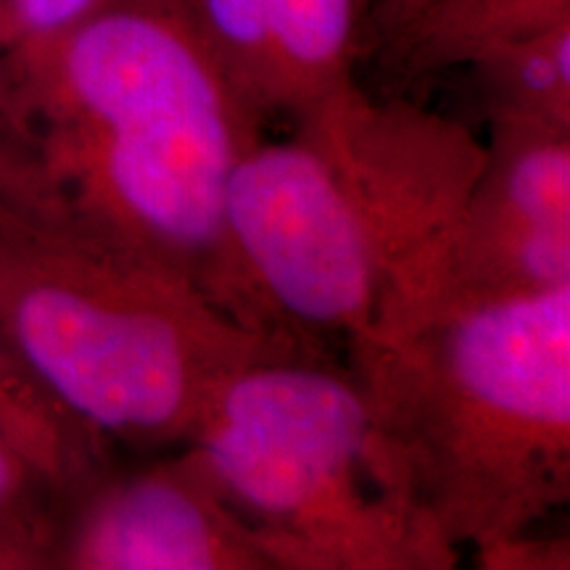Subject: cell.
Listing matches in <instances>:
<instances>
[{"label": "cell", "mask_w": 570, "mask_h": 570, "mask_svg": "<svg viewBox=\"0 0 570 570\" xmlns=\"http://www.w3.org/2000/svg\"><path fill=\"white\" fill-rule=\"evenodd\" d=\"M267 132L190 0H119L0 48V206L183 275L227 315L291 341L225 223L230 175Z\"/></svg>", "instance_id": "cell-1"}, {"label": "cell", "mask_w": 570, "mask_h": 570, "mask_svg": "<svg viewBox=\"0 0 570 570\" xmlns=\"http://www.w3.org/2000/svg\"><path fill=\"white\" fill-rule=\"evenodd\" d=\"M483 159L460 119L360 82L267 132L235 164V256L291 336L344 346L396 331L433 296L441 254Z\"/></svg>", "instance_id": "cell-2"}, {"label": "cell", "mask_w": 570, "mask_h": 570, "mask_svg": "<svg viewBox=\"0 0 570 570\" xmlns=\"http://www.w3.org/2000/svg\"><path fill=\"white\" fill-rule=\"evenodd\" d=\"M377 449L428 537L460 554L570 499V285L439 304L348 346Z\"/></svg>", "instance_id": "cell-3"}, {"label": "cell", "mask_w": 570, "mask_h": 570, "mask_svg": "<svg viewBox=\"0 0 570 570\" xmlns=\"http://www.w3.org/2000/svg\"><path fill=\"white\" fill-rule=\"evenodd\" d=\"M0 333L71 417L148 454L180 449L240 370L317 354L252 331L173 269L3 206Z\"/></svg>", "instance_id": "cell-4"}, {"label": "cell", "mask_w": 570, "mask_h": 570, "mask_svg": "<svg viewBox=\"0 0 570 570\" xmlns=\"http://www.w3.org/2000/svg\"><path fill=\"white\" fill-rule=\"evenodd\" d=\"M273 570H449L377 449L360 383L317 354L225 383L180 446Z\"/></svg>", "instance_id": "cell-5"}, {"label": "cell", "mask_w": 570, "mask_h": 570, "mask_svg": "<svg viewBox=\"0 0 570 570\" xmlns=\"http://www.w3.org/2000/svg\"><path fill=\"white\" fill-rule=\"evenodd\" d=\"M570 285V130L489 125L428 306ZM425 306V309H428Z\"/></svg>", "instance_id": "cell-6"}, {"label": "cell", "mask_w": 570, "mask_h": 570, "mask_svg": "<svg viewBox=\"0 0 570 570\" xmlns=\"http://www.w3.org/2000/svg\"><path fill=\"white\" fill-rule=\"evenodd\" d=\"M53 570H273L183 449L109 462L63 502Z\"/></svg>", "instance_id": "cell-7"}, {"label": "cell", "mask_w": 570, "mask_h": 570, "mask_svg": "<svg viewBox=\"0 0 570 570\" xmlns=\"http://www.w3.org/2000/svg\"><path fill=\"white\" fill-rule=\"evenodd\" d=\"M225 69L262 117L288 122L356 85L370 0H190Z\"/></svg>", "instance_id": "cell-8"}, {"label": "cell", "mask_w": 570, "mask_h": 570, "mask_svg": "<svg viewBox=\"0 0 570 570\" xmlns=\"http://www.w3.org/2000/svg\"><path fill=\"white\" fill-rule=\"evenodd\" d=\"M570 24V0H428L391 35L410 77L470 69L487 56Z\"/></svg>", "instance_id": "cell-9"}, {"label": "cell", "mask_w": 570, "mask_h": 570, "mask_svg": "<svg viewBox=\"0 0 570 570\" xmlns=\"http://www.w3.org/2000/svg\"><path fill=\"white\" fill-rule=\"evenodd\" d=\"M0 433L46 470L63 497L114 460L109 441L71 417L21 365L0 333Z\"/></svg>", "instance_id": "cell-10"}, {"label": "cell", "mask_w": 570, "mask_h": 570, "mask_svg": "<svg viewBox=\"0 0 570 570\" xmlns=\"http://www.w3.org/2000/svg\"><path fill=\"white\" fill-rule=\"evenodd\" d=\"M470 71L489 125L570 130V24L502 48Z\"/></svg>", "instance_id": "cell-11"}, {"label": "cell", "mask_w": 570, "mask_h": 570, "mask_svg": "<svg viewBox=\"0 0 570 570\" xmlns=\"http://www.w3.org/2000/svg\"><path fill=\"white\" fill-rule=\"evenodd\" d=\"M67 497L0 433V570H53Z\"/></svg>", "instance_id": "cell-12"}, {"label": "cell", "mask_w": 570, "mask_h": 570, "mask_svg": "<svg viewBox=\"0 0 570 570\" xmlns=\"http://www.w3.org/2000/svg\"><path fill=\"white\" fill-rule=\"evenodd\" d=\"M119 0H0V48L80 24Z\"/></svg>", "instance_id": "cell-13"}, {"label": "cell", "mask_w": 570, "mask_h": 570, "mask_svg": "<svg viewBox=\"0 0 570 570\" xmlns=\"http://www.w3.org/2000/svg\"><path fill=\"white\" fill-rule=\"evenodd\" d=\"M487 570H568V539H537L533 531L475 552Z\"/></svg>", "instance_id": "cell-14"}, {"label": "cell", "mask_w": 570, "mask_h": 570, "mask_svg": "<svg viewBox=\"0 0 570 570\" xmlns=\"http://www.w3.org/2000/svg\"><path fill=\"white\" fill-rule=\"evenodd\" d=\"M425 3L428 0H383L381 13H383V21H386L389 35L402 30V27L407 24V21L415 17Z\"/></svg>", "instance_id": "cell-15"}, {"label": "cell", "mask_w": 570, "mask_h": 570, "mask_svg": "<svg viewBox=\"0 0 570 570\" xmlns=\"http://www.w3.org/2000/svg\"><path fill=\"white\" fill-rule=\"evenodd\" d=\"M381 3L383 0H370V6H377V9H381Z\"/></svg>", "instance_id": "cell-16"}]
</instances>
